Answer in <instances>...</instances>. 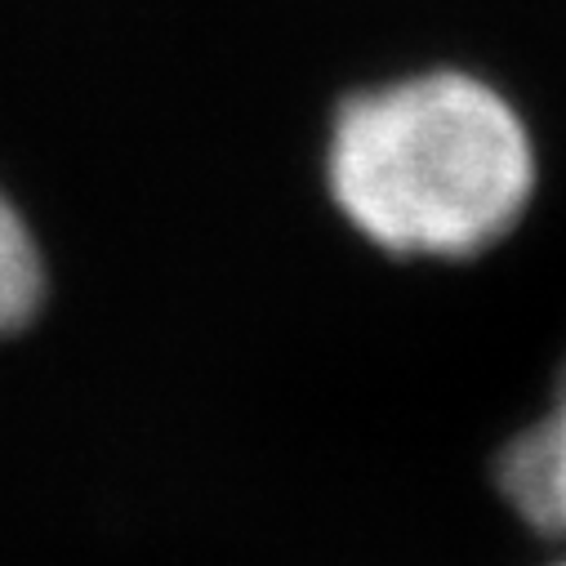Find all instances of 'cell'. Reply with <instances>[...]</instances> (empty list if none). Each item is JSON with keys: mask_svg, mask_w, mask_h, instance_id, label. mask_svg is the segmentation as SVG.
Masks as SVG:
<instances>
[{"mask_svg": "<svg viewBox=\"0 0 566 566\" xmlns=\"http://www.w3.org/2000/svg\"><path fill=\"white\" fill-rule=\"evenodd\" d=\"M326 179L344 219L388 254L469 259L531 206L535 144L495 85L419 72L339 107Z\"/></svg>", "mask_w": 566, "mask_h": 566, "instance_id": "cell-1", "label": "cell"}, {"mask_svg": "<svg viewBox=\"0 0 566 566\" xmlns=\"http://www.w3.org/2000/svg\"><path fill=\"white\" fill-rule=\"evenodd\" d=\"M495 482L522 522L539 535L566 539V366L548 415L500 451Z\"/></svg>", "mask_w": 566, "mask_h": 566, "instance_id": "cell-2", "label": "cell"}, {"mask_svg": "<svg viewBox=\"0 0 566 566\" xmlns=\"http://www.w3.org/2000/svg\"><path fill=\"white\" fill-rule=\"evenodd\" d=\"M45 295L41 250L23 223V214L0 192V331H19Z\"/></svg>", "mask_w": 566, "mask_h": 566, "instance_id": "cell-3", "label": "cell"}]
</instances>
